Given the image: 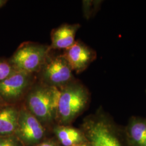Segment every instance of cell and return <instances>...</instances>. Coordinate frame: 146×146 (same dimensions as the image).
<instances>
[{
    "mask_svg": "<svg viewBox=\"0 0 146 146\" xmlns=\"http://www.w3.org/2000/svg\"><path fill=\"white\" fill-rule=\"evenodd\" d=\"M60 92L56 87L37 84L27 96L29 111L40 121L49 122L56 118Z\"/></svg>",
    "mask_w": 146,
    "mask_h": 146,
    "instance_id": "1",
    "label": "cell"
},
{
    "mask_svg": "<svg viewBox=\"0 0 146 146\" xmlns=\"http://www.w3.org/2000/svg\"><path fill=\"white\" fill-rule=\"evenodd\" d=\"M57 117L63 123L73 121L87 107L89 99L88 89L76 80L60 88Z\"/></svg>",
    "mask_w": 146,
    "mask_h": 146,
    "instance_id": "2",
    "label": "cell"
},
{
    "mask_svg": "<svg viewBox=\"0 0 146 146\" xmlns=\"http://www.w3.org/2000/svg\"><path fill=\"white\" fill-rule=\"evenodd\" d=\"M49 51L47 46L23 43L11 58L10 62L16 70L32 74L41 71L48 58Z\"/></svg>",
    "mask_w": 146,
    "mask_h": 146,
    "instance_id": "3",
    "label": "cell"
},
{
    "mask_svg": "<svg viewBox=\"0 0 146 146\" xmlns=\"http://www.w3.org/2000/svg\"><path fill=\"white\" fill-rule=\"evenodd\" d=\"M84 127L91 146H123L113 124L103 114L88 118Z\"/></svg>",
    "mask_w": 146,
    "mask_h": 146,
    "instance_id": "4",
    "label": "cell"
},
{
    "mask_svg": "<svg viewBox=\"0 0 146 146\" xmlns=\"http://www.w3.org/2000/svg\"><path fill=\"white\" fill-rule=\"evenodd\" d=\"M42 83L61 88L73 82V70L63 55L48 59L41 70Z\"/></svg>",
    "mask_w": 146,
    "mask_h": 146,
    "instance_id": "5",
    "label": "cell"
},
{
    "mask_svg": "<svg viewBox=\"0 0 146 146\" xmlns=\"http://www.w3.org/2000/svg\"><path fill=\"white\" fill-rule=\"evenodd\" d=\"M16 132L22 140L27 144L38 142L44 134L40 121L26 109L19 111L18 125Z\"/></svg>",
    "mask_w": 146,
    "mask_h": 146,
    "instance_id": "6",
    "label": "cell"
},
{
    "mask_svg": "<svg viewBox=\"0 0 146 146\" xmlns=\"http://www.w3.org/2000/svg\"><path fill=\"white\" fill-rule=\"evenodd\" d=\"M64 57L68 61L73 71L77 74L83 72L94 61L96 52L81 41H76L72 47L66 49Z\"/></svg>",
    "mask_w": 146,
    "mask_h": 146,
    "instance_id": "7",
    "label": "cell"
},
{
    "mask_svg": "<svg viewBox=\"0 0 146 146\" xmlns=\"http://www.w3.org/2000/svg\"><path fill=\"white\" fill-rule=\"evenodd\" d=\"M31 74L16 70L0 82V96L3 99L14 100L19 98L31 84Z\"/></svg>",
    "mask_w": 146,
    "mask_h": 146,
    "instance_id": "8",
    "label": "cell"
},
{
    "mask_svg": "<svg viewBox=\"0 0 146 146\" xmlns=\"http://www.w3.org/2000/svg\"><path fill=\"white\" fill-rule=\"evenodd\" d=\"M81 26L79 24L62 25L54 29L51 33L52 44L49 46L52 49H67L72 47L75 42V37Z\"/></svg>",
    "mask_w": 146,
    "mask_h": 146,
    "instance_id": "9",
    "label": "cell"
},
{
    "mask_svg": "<svg viewBox=\"0 0 146 146\" xmlns=\"http://www.w3.org/2000/svg\"><path fill=\"white\" fill-rule=\"evenodd\" d=\"M125 134L131 146H146V118L131 117L125 128Z\"/></svg>",
    "mask_w": 146,
    "mask_h": 146,
    "instance_id": "10",
    "label": "cell"
},
{
    "mask_svg": "<svg viewBox=\"0 0 146 146\" xmlns=\"http://www.w3.org/2000/svg\"><path fill=\"white\" fill-rule=\"evenodd\" d=\"M19 111L7 106L0 110V136H8L16 131Z\"/></svg>",
    "mask_w": 146,
    "mask_h": 146,
    "instance_id": "11",
    "label": "cell"
},
{
    "mask_svg": "<svg viewBox=\"0 0 146 146\" xmlns=\"http://www.w3.org/2000/svg\"><path fill=\"white\" fill-rule=\"evenodd\" d=\"M59 141L64 146H73L84 143V136L78 130L69 127L60 126L55 129Z\"/></svg>",
    "mask_w": 146,
    "mask_h": 146,
    "instance_id": "12",
    "label": "cell"
},
{
    "mask_svg": "<svg viewBox=\"0 0 146 146\" xmlns=\"http://www.w3.org/2000/svg\"><path fill=\"white\" fill-rule=\"evenodd\" d=\"M102 1H84L83 10L84 16L86 18L89 19L98 11Z\"/></svg>",
    "mask_w": 146,
    "mask_h": 146,
    "instance_id": "13",
    "label": "cell"
},
{
    "mask_svg": "<svg viewBox=\"0 0 146 146\" xmlns=\"http://www.w3.org/2000/svg\"><path fill=\"white\" fill-rule=\"evenodd\" d=\"M15 71L10 61L0 60V82L8 78Z\"/></svg>",
    "mask_w": 146,
    "mask_h": 146,
    "instance_id": "14",
    "label": "cell"
},
{
    "mask_svg": "<svg viewBox=\"0 0 146 146\" xmlns=\"http://www.w3.org/2000/svg\"><path fill=\"white\" fill-rule=\"evenodd\" d=\"M0 146H19L13 138L8 136H0Z\"/></svg>",
    "mask_w": 146,
    "mask_h": 146,
    "instance_id": "15",
    "label": "cell"
},
{
    "mask_svg": "<svg viewBox=\"0 0 146 146\" xmlns=\"http://www.w3.org/2000/svg\"><path fill=\"white\" fill-rule=\"evenodd\" d=\"M38 146H56L52 142H43Z\"/></svg>",
    "mask_w": 146,
    "mask_h": 146,
    "instance_id": "16",
    "label": "cell"
},
{
    "mask_svg": "<svg viewBox=\"0 0 146 146\" xmlns=\"http://www.w3.org/2000/svg\"><path fill=\"white\" fill-rule=\"evenodd\" d=\"M73 146H91L90 145H88V144H86V143H80V144H78V145H74Z\"/></svg>",
    "mask_w": 146,
    "mask_h": 146,
    "instance_id": "17",
    "label": "cell"
},
{
    "mask_svg": "<svg viewBox=\"0 0 146 146\" xmlns=\"http://www.w3.org/2000/svg\"><path fill=\"white\" fill-rule=\"evenodd\" d=\"M6 2L5 1H3V0H0V7H2Z\"/></svg>",
    "mask_w": 146,
    "mask_h": 146,
    "instance_id": "18",
    "label": "cell"
},
{
    "mask_svg": "<svg viewBox=\"0 0 146 146\" xmlns=\"http://www.w3.org/2000/svg\"><path fill=\"white\" fill-rule=\"evenodd\" d=\"M2 100H3V99L1 98V96H0V103H1V102L2 101Z\"/></svg>",
    "mask_w": 146,
    "mask_h": 146,
    "instance_id": "19",
    "label": "cell"
}]
</instances>
